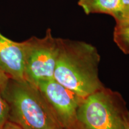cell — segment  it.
Segmentation results:
<instances>
[{"label":"cell","instance_id":"cell-1","mask_svg":"<svg viewBox=\"0 0 129 129\" xmlns=\"http://www.w3.org/2000/svg\"><path fill=\"white\" fill-rule=\"evenodd\" d=\"M100 60L99 53L93 45L60 38L53 78L84 99L104 87L99 77Z\"/></svg>","mask_w":129,"mask_h":129},{"label":"cell","instance_id":"cell-5","mask_svg":"<svg viewBox=\"0 0 129 129\" xmlns=\"http://www.w3.org/2000/svg\"><path fill=\"white\" fill-rule=\"evenodd\" d=\"M37 87L51 106L62 129H73L76 122L77 111L83 98L54 79L41 81Z\"/></svg>","mask_w":129,"mask_h":129},{"label":"cell","instance_id":"cell-2","mask_svg":"<svg viewBox=\"0 0 129 129\" xmlns=\"http://www.w3.org/2000/svg\"><path fill=\"white\" fill-rule=\"evenodd\" d=\"M0 90L9 105L8 121L23 129H62L38 87L9 78Z\"/></svg>","mask_w":129,"mask_h":129},{"label":"cell","instance_id":"cell-8","mask_svg":"<svg viewBox=\"0 0 129 129\" xmlns=\"http://www.w3.org/2000/svg\"><path fill=\"white\" fill-rule=\"evenodd\" d=\"M113 39L122 52L129 54V26L115 25Z\"/></svg>","mask_w":129,"mask_h":129},{"label":"cell","instance_id":"cell-9","mask_svg":"<svg viewBox=\"0 0 129 129\" xmlns=\"http://www.w3.org/2000/svg\"><path fill=\"white\" fill-rule=\"evenodd\" d=\"M113 17L115 20V25L129 26V5L124 6Z\"/></svg>","mask_w":129,"mask_h":129},{"label":"cell","instance_id":"cell-14","mask_svg":"<svg viewBox=\"0 0 129 129\" xmlns=\"http://www.w3.org/2000/svg\"><path fill=\"white\" fill-rule=\"evenodd\" d=\"M126 125H127V129H129V112H128V115H127V117Z\"/></svg>","mask_w":129,"mask_h":129},{"label":"cell","instance_id":"cell-4","mask_svg":"<svg viewBox=\"0 0 129 129\" xmlns=\"http://www.w3.org/2000/svg\"><path fill=\"white\" fill-rule=\"evenodd\" d=\"M23 43L25 54V80L37 87L41 81L54 79L60 38L53 37L48 28L43 38L32 37Z\"/></svg>","mask_w":129,"mask_h":129},{"label":"cell","instance_id":"cell-6","mask_svg":"<svg viewBox=\"0 0 129 129\" xmlns=\"http://www.w3.org/2000/svg\"><path fill=\"white\" fill-rule=\"evenodd\" d=\"M25 48L23 42H16L0 32V69L9 78L25 80Z\"/></svg>","mask_w":129,"mask_h":129},{"label":"cell","instance_id":"cell-11","mask_svg":"<svg viewBox=\"0 0 129 129\" xmlns=\"http://www.w3.org/2000/svg\"><path fill=\"white\" fill-rule=\"evenodd\" d=\"M2 129H23L22 127L19 126V125L16 124L13 122L7 121V122L5 123Z\"/></svg>","mask_w":129,"mask_h":129},{"label":"cell","instance_id":"cell-10","mask_svg":"<svg viewBox=\"0 0 129 129\" xmlns=\"http://www.w3.org/2000/svg\"><path fill=\"white\" fill-rule=\"evenodd\" d=\"M9 114V105L3 97L0 90V129L3 128L5 123L8 121Z\"/></svg>","mask_w":129,"mask_h":129},{"label":"cell","instance_id":"cell-13","mask_svg":"<svg viewBox=\"0 0 129 129\" xmlns=\"http://www.w3.org/2000/svg\"><path fill=\"white\" fill-rule=\"evenodd\" d=\"M122 5L124 6H128L129 5V0H121Z\"/></svg>","mask_w":129,"mask_h":129},{"label":"cell","instance_id":"cell-12","mask_svg":"<svg viewBox=\"0 0 129 129\" xmlns=\"http://www.w3.org/2000/svg\"><path fill=\"white\" fill-rule=\"evenodd\" d=\"M8 78H9V77L0 69V88L2 87L3 85L6 83Z\"/></svg>","mask_w":129,"mask_h":129},{"label":"cell","instance_id":"cell-7","mask_svg":"<svg viewBox=\"0 0 129 129\" xmlns=\"http://www.w3.org/2000/svg\"><path fill=\"white\" fill-rule=\"evenodd\" d=\"M78 4L87 15L99 13L112 17L123 7L121 0H78Z\"/></svg>","mask_w":129,"mask_h":129},{"label":"cell","instance_id":"cell-3","mask_svg":"<svg viewBox=\"0 0 129 129\" xmlns=\"http://www.w3.org/2000/svg\"><path fill=\"white\" fill-rule=\"evenodd\" d=\"M128 112L121 95L104 87L82 100L73 129H127Z\"/></svg>","mask_w":129,"mask_h":129}]
</instances>
